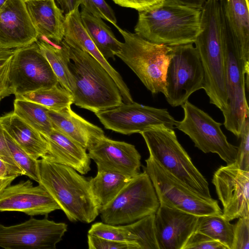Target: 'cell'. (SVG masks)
I'll return each mask as SVG.
<instances>
[{
	"mask_svg": "<svg viewBox=\"0 0 249 249\" xmlns=\"http://www.w3.org/2000/svg\"><path fill=\"white\" fill-rule=\"evenodd\" d=\"M60 210L59 206L40 184L34 186L30 180L21 181L0 192V212H20L30 215H47Z\"/></svg>",
	"mask_w": 249,
	"mask_h": 249,
	"instance_id": "e0dca14e",
	"label": "cell"
},
{
	"mask_svg": "<svg viewBox=\"0 0 249 249\" xmlns=\"http://www.w3.org/2000/svg\"><path fill=\"white\" fill-rule=\"evenodd\" d=\"M198 216L160 205L154 224L159 249H183L195 231Z\"/></svg>",
	"mask_w": 249,
	"mask_h": 249,
	"instance_id": "ac0fdd59",
	"label": "cell"
},
{
	"mask_svg": "<svg viewBox=\"0 0 249 249\" xmlns=\"http://www.w3.org/2000/svg\"><path fill=\"white\" fill-rule=\"evenodd\" d=\"M0 157L17 170L20 171L22 175L23 173L14 160L10 151L5 135V131L0 121Z\"/></svg>",
	"mask_w": 249,
	"mask_h": 249,
	"instance_id": "b9f144b4",
	"label": "cell"
},
{
	"mask_svg": "<svg viewBox=\"0 0 249 249\" xmlns=\"http://www.w3.org/2000/svg\"><path fill=\"white\" fill-rule=\"evenodd\" d=\"M25 0L26 1V0Z\"/></svg>",
	"mask_w": 249,
	"mask_h": 249,
	"instance_id": "681fc988",
	"label": "cell"
},
{
	"mask_svg": "<svg viewBox=\"0 0 249 249\" xmlns=\"http://www.w3.org/2000/svg\"><path fill=\"white\" fill-rule=\"evenodd\" d=\"M25 2L38 39L43 38L60 43L64 37L65 16L55 0H28Z\"/></svg>",
	"mask_w": 249,
	"mask_h": 249,
	"instance_id": "7402d4cb",
	"label": "cell"
},
{
	"mask_svg": "<svg viewBox=\"0 0 249 249\" xmlns=\"http://www.w3.org/2000/svg\"><path fill=\"white\" fill-rule=\"evenodd\" d=\"M89 249H138L133 244L114 241L88 234Z\"/></svg>",
	"mask_w": 249,
	"mask_h": 249,
	"instance_id": "ab89813d",
	"label": "cell"
},
{
	"mask_svg": "<svg viewBox=\"0 0 249 249\" xmlns=\"http://www.w3.org/2000/svg\"><path fill=\"white\" fill-rule=\"evenodd\" d=\"M36 42L56 75L59 84L72 93L75 84L68 67L70 57L67 44L64 40L57 44L43 38Z\"/></svg>",
	"mask_w": 249,
	"mask_h": 249,
	"instance_id": "4316f807",
	"label": "cell"
},
{
	"mask_svg": "<svg viewBox=\"0 0 249 249\" xmlns=\"http://www.w3.org/2000/svg\"><path fill=\"white\" fill-rule=\"evenodd\" d=\"M6 139L12 156L24 175L39 182L38 160L30 156L22 149L5 131Z\"/></svg>",
	"mask_w": 249,
	"mask_h": 249,
	"instance_id": "836d02e7",
	"label": "cell"
},
{
	"mask_svg": "<svg viewBox=\"0 0 249 249\" xmlns=\"http://www.w3.org/2000/svg\"><path fill=\"white\" fill-rule=\"evenodd\" d=\"M132 178L117 172L97 171L89 179L91 192L101 207L111 201Z\"/></svg>",
	"mask_w": 249,
	"mask_h": 249,
	"instance_id": "83f0119b",
	"label": "cell"
},
{
	"mask_svg": "<svg viewBox=\"0 0 249 249\" xmlns=\"http://www.w3.org/2000/svg\"><path fill=\"white\" fill-rule=\"evenodd\" d=\"M44 137L49 149L42 159L70 167L81 175L90 170V159L87 149L74 140L54 128Z\"/></svg>",
	"mask_w": 249,
	"mask_h": 249,
	"instance_id": "44dd1931",
	"label": "cell"
},
{
	"mask_svg": "<svg viewBox=\"0 0 249 249\" xmlns=\"http://www.w3.org/2000/svg\"><path fill=\"white\" fill-rule=\"evenodd\" d=\"M212 183L222 204V215L230 221L249 216V171L232 163L221 166L214 173Z\"/></svg>",
	"mask_w": 249,
	"mask_h": 249,
	"instance_id": "9a60e30c",
	"label": "cell"
},
{
	"mask_svg": "<svg viewBox=\"0 0 249 249\" xmlns=\"http://www.w3.org/2000/svg\"><path fill=\"white\" fill-rule=\"evenodd\" d=\"M183 119L175 127L188 135L195 146L205 153H216L227 164L235 162L237 147L230 143L216 122L208 113L186 101L182 106Z\"/></svg>",
	"mask_w": 249,
	"mask_h": 249,
	"instance_id": "8fae6325",
	"label": "cell"
},
{
	"mask_svg": "<svg viewBox=\"0 0 249 249\" xmlns=\"http://www.w3.org/2000/svg\"><path fill=\"white\" fill-rule=\"evenodd\" d=\"M88 234L114 241L127 243L136 245L135 236L124 226L114 225L104 222L93 224Z\"/></svg>",
	"mask_w": 249,
	"mask_h": 249,
	"instance_id": "d6a6232c",
	"label": "cell"
},
{
	"mask_svg": "<svg viewBox=\"0 0 249 249\" xmlns=\"http://www.w3.org/2000/svg\"><path fill=\"white\" fill-rule=\"evenodd\" d=\"M239 138L240 143L234 163L239 169L249 171V114L243 120Z\"/></svg>",
	"mask_w": 249,
	"mask_h": 249,
	"instance_id": "e575fe53",
	"label": "cell"
},
{
	"mask_svg": "<svg viewBox=\"0 0 249 249\" xmlns=\"http://www.w3.org/2000/svg\"><path fill=\"white\" fill-rule=\"evenodd\" d=\"M116 4L124 7L134 9L138 12L158 4L163 0H112Z\"/></svg>",
	"mask_w": 249,
	"mask_h": 249,
	"instance_id": "60d3db41",
	"label": "cell"
},
{
	"mask_svg": "<svg viewBox=\"0 0 249 249\" xmlns=\"http://www.w3.org/2000/svg\"><path fill=\"white\" fill-rule=\"evenodd\" d=\"M143 171L149 177L160 204L202 216L222 215L218 202L203 197L166 170L151 157L145 160Z\"/></svg>",
	"mask_w": 249,
	"mask_h": 249,
	"instance_id": "9c48e42d",
	"label": "cell"
},
{
	"mask_svg": "<svg viewBox=\"0 0 249 249\" xmlns=\"http://www.w3.org/2000/svg\"><path fill=\"white\" fill-rule=\"evenodd\" d=\"M0 121L6 133L32 158L38 160L46 155L49 145L46 139L13 111L0 116Z\"/></svg>",
	"mask_w": 249,
	"mask_h": 249,
	"instance_id": "cb8c5ba5",
	"label": "cell"
},
{
	"mask_svg": "<svg viewBox=\"0 0 249 249\" xmlns=\"http://www.w3.org/2000/svg\"><path fill=\"white\" fill-rule=\"evenodd\" d=\"M106 129L124 135L140 133L151 128L165 127L174 129L176 121L166 108L132 103L95 113Z\"/></svg>",
	"mask_w": 249,
	"mask_h": 249,
	"instance_id": "4fadbf2b",
	"label": "cell"
},
{
	"mask_svg": "<svg viewBox=\"0 0 249 249\" xmlns=\"http://www.w3.org/2000/svg\"><path fill=\"white\" fill-rule=\"evenodd\" d=\"M15 98L35 102L53 111L71 107L73 104L72 93L59 83L52 87L15 95Z\"/></svg>",
	"mask_w": 249,
	"mask_h": 249,
	"instance_id": "f1b7e54d",
	"label": "cell"
},
{
	"mask_svg": "<svg viewBox=\"0 0 249 249\" xmlns=\"http://www.w3.org/2000/svg\"><path fill=\"white\" fill-rule=\"evenodd\" d=\"M80 16L84 27L101 53L107 60H115V56L121 51L122 42L116 38L111 29L102 18L83 6Z\"/></svg>",
	"mask_w": 249,
	"mask_h": 249,
	"instance_id": "d4e9b609",
	"label": "cell"
},
{
	"mask_svg": "<svg viewBox=\"0 0 249 249\" xmlns=\"http://www.w3.org/2000/svg\"><path fill=\"white\" fill-rule=\"evenodd\" d=\"M15 179V178H10L5 179H0V192H1L5 187L10 185Z\"/></svg>",
	"mask_w": 249,
	"mask_h": 249,
	"instance_id": "bcb514c9",
	"label": "cell"
},
{
	"mask_svg": "<svg viewBox=\"0 0 249 249\" xmlns=\"http://www.w3.org/2000/svg\"><path fill=\"white\" fill-rule=\"evenodd\" d=\"M223 3L222 36L225 61L228 109L224 115L225 128L238 138L244 118L249 114L246 90H249V60L243 56L232 35Z\"/></svg>",
	"mask_w": 249,
	"mask_h": 249,
	"instance_id": "8992f818",
	"label": "cell"
},
{
	"mask_svg": "<svg viewBox=\"0 0 249 249\" xmlns=\"http://www.w3.org/2000/svg\"><path fill=\"white\" fill-rule=\"evenodd\" d=\"M154 219L155 214H152L125 225L135 236L139 249H159Z\"/></svg>",
	"mask_w": 249,
	"mask_h": 249,
	"instance_id": "1f68e13d",
	"label": "cell"
},
{
	"mask_svg": "<svg viewBox=\"0 0 249 249\" xmlns=\"http://www.w3.org/2000/svg\"><path fill=\"white\" fill-rule=\"evenodd\" d=\"M194 43L204 71L203 89L210 103L224 115L228 105L221 18L214 15L203 17L200 32Z\"/></svg>",
	"mask_w": 249,
	"mask_h": 249,
	"instance_id": "277c9868",
	"label": "cell"
},
{
	"mask_svg": "<svg viewBox=\"0 0 249 249\" xmlns=\"http://www.w3.org/2000/svg\"><path fill=\"white\" fill-rule=\"evenodd\" d=\"M234 225L232 249H249V216L238 218Z\"/></svg>",
	"mask_w": 249,
	"mask_h": 249,
	"instance_id": "f35d334b",
	"label": "cell"
},
{
	"mask_svg": "<svg viewBox=\"0 0 249 249\" xmlns=\"http://www.w3.org/2000/svg\"><path fill=\"white\" fill-rule=\"evenodd\" d=\"M46 107L28 100L15 98L13 112L43 137L53 129Z\"/></svg>",
	"mask_w": 249,
	"mask_h": 249,
	"instance_id": "f546056e",
	"label": "cell"
},
{
	"mask_svg": "<svg viewBox=\"0 0 249 249\" xmlns=\"http://www.w3.org/2000/svg\"><path fill=\"white\" fill-rule=\"evenodd\" d=\"M8 0H0V9L4 6Z\"/></svg>",
	"mask_w": 249,
	"mask_h": 249,
	"instance_id": "7dc6e473",
	"label": "cell"
},
{
	"mask_svg": "<svg viewBox=\"0 0 249 249\" xmlns=\"http://www.w3.org/2000/svg\"><path fill=\"white\" fill-rule=\"evenodd\" d=\"M65 223L31 218L20 224H0V247L5 249H55L67 231Z\"/></svg>",
	"mask_w": 249,
	"mask_h": 249,
	"instance_id": "5bb4252c",
	"label": "cell"
},
{
	"mask_svg": "<svg viewBox=\"0 0 249 249\" xmlns=\"http://www.w3.org/2000/svg\"><path fill=\"white\" fill-rule=\"evenodd\" d=\"M81 5L93 15L118 26L113 10L105 0H82Z\"/></svg>",
	"mask_w": 249,
	"mask_h": 249,
	"instance_id": "8d00e7d4",
	"label": "cell"
},
{
	"mask_svg": "<svg viewBox=\"0 0 249 249\" xmlns=\"http://www.w3.org/2000/svg\"><path fill=\"white\" fill-rule=\"evenodd\" d=\"M174 1L190 7L201 10L207 0H173Z\"/></svg>",
	"mask_w": 249,
	"mask_h": 249,
	"instance_id": "f6af8a7d",
	"label": "cell"
},
{
	"mask_svg": "<svg viewBox=\"0 0 249 249\" xmlns=\"http://www.w3.org/2000/svg\"><path fill=\"white\" fill-rule=\"evenodd\" d=\"M39 182L71 222L90 223L101 208L89 180L74 169L44 159L38 160Z\"/></svg>",
	"mask_w": 249,
	"mask_h": 249,
	"instance_id": "6da1fadb",
	"label": "cell"
},
{
	"mask_svg": "<svg viewBox=\"0 0 249 249\" xmlns=\"http://www.w3.org/2000/svg\"><path fill=\"white\" fill-rule=\"evenodd\" d=\"M88 151L90 159L97 165V171L117 172L131 178L141 173V156L134 145L104 136Z\"/></svg>",
	"mask_w": 249,
	"mask_h": 249,
	"instance_id": "2e32d148",
	"label": "cell"
},
{
	"mask_svg": "<svg viewBox=\"0 0 249 249\" xmlns=\"http://www.w3.org/2000/svg\"><path fill=\"white\" fill-rule=\"evenodd\" d=\"M224 7L232 35L243 56L249 60V0H224Z\"/></svg>",
	"mask_w": 249,
	"mask_h": 249,
	"instance_id": "484cf974",
	"label": "cell"
},
{
	"mask_svg": "<svg viewBox=\"0 0 249 249\" xmlns=\"http://www.w3.org/2000/svg\"><path fill=\"white\" fill-rule=\"evenodd\" d=\"M63 40L69 45L85 51L96 59L116 83L123 102L127 103L133 102L130 90L123 78L101 53L84 27L79 8L65 16Z\"/></svg>",
	"mask_w": 249,
	"mask_h": 249,
	"instance_id": "ffe728a7",
	"label": "cell"
},
{
	"mask_svg": "<svg viewBox=\"0 0 249 249\" xmlns=\"http://www.w3.org/2000/svg\"><path fill=\"white\" fill-rule=\"evenodd\" d=\"M38 39L25 0H8L0 9V47L15 49Z\"/></svg>",
	"mask_w": 249,
	"mask_h": 249,
	"instance_id": "d6986e66",
	"label": "cell"
},
{
	"mask_svg": "<svg viewBox=\"0 0 249 249\" xmlns=\"http://www.w3.org/2000/svg\"><path fill=\"white\" fill-rule=\"evenodd\" d=\"M201 10L163 0L139 11L134 31L153 43L173 47L194 43L200 29Z\"/></svg>",
	"mask_w": 249,
	"mask_h": 249,
	"instance_id": "7a4b0ae2",
	"label": "cell"
},
{
	"mask_svg": "<svg viewBox=\"0 0 249 249\" xmlns=\"http://www.w3.org/2000/svg\"><path fill=\"white\" fill-rule=\"evenodd\" d=\"M60 6L64 15H67L77 8L82 4V0H56Z\"/></svg>",
	"mask_w": 249,
	"mask_h": 249,
	"instance_id": "ee69618b",
	"label": "cell"
},
{
	"mask_svg": "<svg viewBox=\"0 0 249 249\" xmlns=\"http://www.w3.org/2000/svg\"><path fill=\"white\" fill-rule=\"evenodd\" d=\"M22 173L5 161L0 157V179L16 178Z\"/></svg>",
	"mask_w": 249,
	"mask_h": 249,
	"instance_id": "7bdbcfd3",
	"label": "cell"
},
{
	"mask_svg": "<svg viewBox=\"0 0 249 249\" xmlns=\"http://www.w3.org/2000/svg\"><path fill=\"white\" fill-rule=\"evenodd\" d=\"M1 99H2L0 98V101H1Z\"/></svg>",
	"mask_w": 249,
	"mask_h": 249,
	"instance_id": "c3c4849f",
	"label": "cell"
},
{
	"mask_svg": "<svg viewBox=\"0 0 249 249\" xmlns=\"http://www.w3.org/2000/svg\"><path fill=\"white\" fill-rule=\"evenodd\" d=\"M195 231H199L219 242L227 249H232L234 225L222 215L198 216Z\"/></svg>",
	"mask_w": 249,
	"mask_h": 249,
	"instance_id": "4dcf8cb0",
	"label": "cell"
},
{
	"mask_svg": "<svg viewBox=\"0 0 249 249\" xmlns=\"http://www.w3.org/2000/svg\"><path fill=\"white\" fill-rule=\"evenodd\" d=\"M48 114L54 129L70 137L87 150L105 136L102 128L75 113L71 107L58 111L49 109Z\"/></svg>",
	"mask_w": 249,
	"mask_h": 249,
	"instance_id": "603a6c76",
	"label": "cell"
},
{
	"mask_svg": "<svg viewBox=\"0 0 249 249\" xmlns=\"http://www.w3.org/2000/svg\"><path fill=\"white\" fill-rule=\"evenodd\" d=\"M140 134L150 157L197 194L212 198L208 181L193 164L173 129L155 127Z\"/></svg>",
	"mask_w": 249,
	"mask_h": 249,
	"instance_id": "5b68a950",
	"label": "cell"
},
{
	"mask_svg": "<svg viewBox=\"0 0 249 249\" xmlns=\"http://www.w3.org/2000/svg\"><path fill=\"white\" fill-rule=\"evenodd\" d=\"M165 74V96L173 107L182 106L195 91L203 89L204 71L193 43L171 47Z\"/></svg>",
	"mask_w": 249,
	"mask_h": 249,
	"instance_id": "30bf717a",
	"label": "cell"
},
{
	"mask_svg": "<svg viewBox=\"0 0 249 249\" xmlns=\"http://www.w3.org/2000/svg\"><path fill=\"white\" fill-rule=\"evenodd\" d=\"M116 28L124 39L119 57L153 94L166 95L165 74L171 47L149 42L135 33Z\"/></svg>",
	"mask_w": 249,
	"mask_h": 249,
	"instance_id": "52a82bcc",
	"label": "cell"
},
{
	"mask_svg": "<svg viewBox=\"0 0 249 249\" xmlns=\"http://www.w3.org/2000/svg\"><path fill=\"white\" fill-rule=\"evenodd\" d=\"M183 249H227L219 242L198 231H194Z\"/></svg>",
	"mask_w": 249,
	"mask_h": 249,
	"instance_id": "74e56055",
	"label": "cell"
},
{
	"mask_svg": "<svg viewBox=\"0 0 249 249\" xmlns=\"http://www.w3.org/2000/svg\"><path fill=\"white\" fill-rule=\"evenodd\" d=\"M8 79L15 96L59 83L36 42L14 50Z\"/></svg>",
	"mask_w": 249,
	"mask_h": 249,
	"instance_id": "7c38bea8",
	"label": "cell"
},
{
	"mask_svg": "<svg viewBox=\"0 0 249 249\" xmlns=\"http://www.w3.org/2000/svg\"><path fill=\"white\" fill-rule=\"evenodd\" d=\"M160 205L151 180L143 171L132 178L111 201L101 207L99 214L104 223L128 224L155 214Z\"/></svg>",
	"mask_w": 249,
	"mask_h": 249,
	"instance_id": "ba28073f",
	"label": "cell"
},
{
	"mask_svg": "<svg viewBox=\"0 0 249 249\" xmlns=\"http://www.w3.org/2000/svg\"><path fill=\"white\" fill-rule=\"evenodd\" d=\"M67 45L73 104L95 113L123 103L117 85L103 66L88 52Z\"/></svg>",
	"mask_w": 249,
	"mask_h": 249,
	"instance_id": "3957f363",
	"label": "cell"
},
{
	"mask_svg": "<svg viewBox=\"0 0 249 249\" xmlns=\"http://www.w3.org/2000/svg\"><path fill=\"white\" fill-rule=\"evenodd\" d=\"M14 50L0 47V98L1 99L13 94L9 82L8 73Z\"/></svg>",
	"mask_w": 249,
	"mask_h": 249,
	"instance_id": "d590c367",
	"label": "cell"
}]
</instances>
